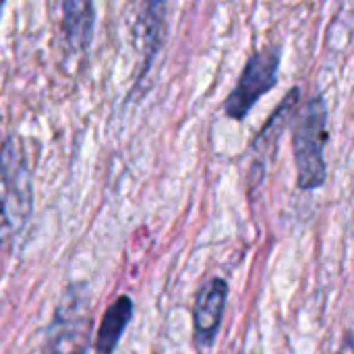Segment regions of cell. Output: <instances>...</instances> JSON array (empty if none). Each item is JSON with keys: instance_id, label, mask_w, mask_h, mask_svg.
<instances>
[{"instance_id": "cell-9", "label": "cell", "mask_w": 354, "mask_h": 354, "mask_svg": "<svg viewBox=\"0 0 354 354\" xmlns=\"http://www.w3.org/2000/svg\"><path fill=\"white\" fill-rule=\"evenodd\" d=\"M338 354H354V334H346L344 336V340H342V344H340V348H338Z\"/></svg>"}, {"instance_id": "cell-1", "label": "cell", "mask_w": 354, "mask_h": 354, "mask_svg": "<svg viewBox=\"0 0 354 354\" xmlns=\"http://www.w3.org/2000/svg\"><path fill=\"white\" fill-rule=\"evenodd\" d=\"M33 209L31 176L17 139L0 145V251L25 228Z\"/></svg>"}, {"instance_id": "cell-6", "label": "cell", "mask_w": 354, "mask_h": 354, "mask_svg": "<svg viewBox=\"0 0 354 354\" xmlns=\"http://www.w3.org/2000/svg\"><path fill=\"white\" fill-rule=\"evenodd\" d=\"M93 0H62V31L68 46L83 52L93 35Z\"/></svg>"}, {"instance_id": "cell-3", "label": "cell", "mask_w": 354, "mask_h": 354, "mask_svg": "<svg viewBox=\"0 0 354 354\" xmlns=\"http://www.w3.org/2000/svg\"><path fill=\"white\" fill-rule=\"evenodd\" d=\"M280 48H266L251 56L236 87L224 104V112L232 120H245L253 106L276 87L280 68Z\"/></svg>"}, {"instance_id": "cell-4", "label": "cell", "mask_w": 354, "mask_h": 354, "mask_svg": "<svg viewBox=\"0 0 354 354\" xmlns=\"http://www.w3.org/2000/svg\"><path fill=\"white\" fill-rule=\"evenodd\" d=\"M89 313L83 295L71 292L60 305L48 334L46 354H87Z\"/></svg>"}, {"instance_id": "cell-8", "label": "cell", "mask_w": 354, "mask_h": 354, "mask_svg": "<svg viewBox=\"0 0 354 354\" xmlns=\"http://www.w3.org/2000/svg\"><path fill=\"white\" fill-rule=\"evenodd\" d=\"M168 0H145L141 10V39H143V71L149 68L153 56L160 52L166 27Z\"/></svg>"}, {"instance_id": "cell-2", "label": "cell", "mask_w": 354, "mask_h": 354, "mask_svg": "<svg viewBox=\"0 0 354 354\" xmlns=\"http://www.w3.org/2000/svg\"><path fill=\"white\" fill-rule=\"evenodd\" d=\"M326 141H328V108L322 95H315L299 116L292 137L297 183L303 191L319 189L326 183Z\"/></svg>"}, {"instance_id": "cell-7", "label": "cell", "mask_w": 354, "mask_h": 354, "mask_svg": "<svg viewBox=\"0 0 354 354\" xmlns=\"http://www.w3.org/2000/svg\"><path fill=\"white\" fill-rule=\"evenodd\" d=\"M133 317V301L131 297H118L102 317L97 338H95V354H114L127 326Z\"/></svg>"}, {"instance_id": "cell-5", "label": "cell", "mask_w": 354, "mask_h": 354, "mask_svg": "<svg viewBox=\"0 0 354 354\" xmlns=\"http://www.w3.org/2000/svg\"><path fill=\"white\" fill-rule=\"evenodd\" d=\"M226 299H228V284L222 278L209 280L197 295L195 309H193V338L197 348L205 351L216 342Z\"/></svg>"}]
</instances>
